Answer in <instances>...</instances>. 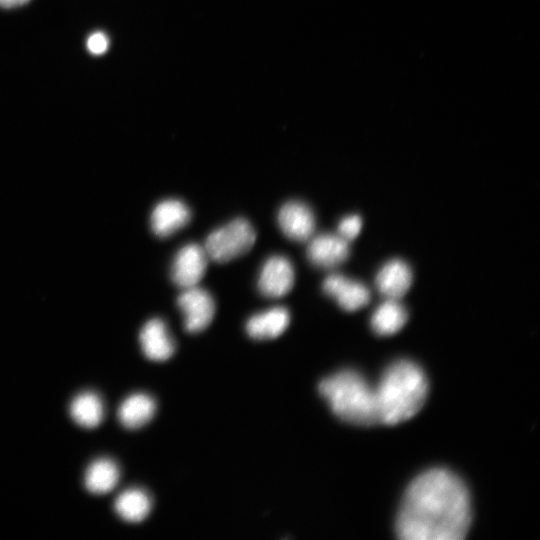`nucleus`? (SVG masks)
<instances>
[{
    "label": "nucleus",
    "instance_id": "2",
    "mask_svg": "<svg viewBox=\"0 0 540 540\" xmlns=\"http://www.w3.org/2000/svg\"><path fill=\"white\" fill-rule=\"evenodd\" d=\"M374 391L378 423L395 425L419 412L427 397L428 382L416 363L400 360L385 370Z\"/></svg>",
    "mask_w": 540,
    "mask_h": 540
},
{
    "label": "nucleus",
    "instance_id": "11",
    "mask_svg": "<svg viewBox=\"0 0 540 540\" xmlns=\"http://www.w3.org/2000/svg\"><path fill=\"white\" fill-rule=\"evenodd\" d=\"M191 219L189 207L179 199H166L152 210L150 227L153 233L166 238L185 227Z\"/></svg>",
    "mask_w": 540,
    "mask_h": 540
},
{
    "label": "nucleus",
    "instance_id": "15",
    "mask_svg": "<svg viewBox=\"0 0 540 540\" xmlns=\"http://www.w3.org/2000/svg\"><path fill=\"white\" fill-rule=\"evenodd\" d=\"M155 400L144 393L127 397L118 409L120 423L128 429H138L146 425L155 415Z\"/></svg>",
    "mask_w": 540,
    "mask_h": 540
},
{
    "label": "nucleus",
    "instance_id": "5",
    "mask_svg": "<svg viewBox=\"0 0 540 540\" xmlns=\"http://www.w3.org/2000/svg\"><path fill=\"white\" fill-rule=\"evenodd\" d=\"M187 332L198 333L206 329L215 314V303L211 294L196 286L186 288L177 299Z\"/></svg>",
    "mask_w": 540,
    "mask_h": 540
},
{
    "label": "nucleus",
    "instance_id": "9",
    "mask_svg": "<svg viewBox=\"0 0 540 540\" xmlns=\"http://www.w3.org/2000/svg\"><path fill=\"white\" fill-rule=\"evenodd\" d=\"M322 287L326 295L348 312L356 311L370 301V291L365 284L341 274L326 277Z\"/></svg>",
    "mask_w": 540,
    "mask_h": 540
},
{
    "label": "nucleus",
    "instance_id": "1",
    "mask_svg": "<svg viewBox=\"0 0 540 540\" xmlns=\"http://www.w3.org/2000/svg\"><path fill=\"white\" fill-rule=\"evenodd\" d=\"M470 523L466 486L449 470L435 468L420 474L409 485L396 531L405 540H461Z\"/></svg>",
    "mask_w": 540,
    "mask_h": 540
},
{
    "label": "nucleus",
    "instance_id": "19",
    "mask_svg": "<svg viewBox=\"0 0 540 540\" xmlns=\"http://www.w3.org/2000/svg\"><path fill=\"white\" fill-rule=\"evenodd\" d=\"M101 399L92 392H84L76 396L70 405L72 419L81 427L95 428L103 419Z\"/></svg>",
    "mask_w": 540,
    "mask_h": 540
},
{
    "label": "nucleus",
    "instance_id": "18",
    "mask_svg": "<svg viewBox=\"0 0 540 540\" xmlns=\"http://www.w3.org/2000/svg\"><path fill=\"white\" fill-rule=\"evenodd\" d=\"M119 468L110 459H99L91 463L85 473L84 484L86 489L93 494H105L117 485L119 480Z\"/></svg>",
    "mask_w": 540,
    "mask_h": 540
},
{
    "label": "nucleus",
    "instance_id": "12",
    "mask_svg": "<svg viewBox=\"0 0 540 540\" xmlns=\"http://www.w3.org/2000/svg\"><path fill=\"white\" fill-rule=\"evenodd\" d=\"M139 340L143 354L152 361H166L174 354V340L166 323L159 318H153L144 324Z\"/></svg>",
    "mask_w": 540,
    "mask_h": 540
},
{
    "label": "nucleus",
    "instance_id": "6",
    "mask_svg": "<svg viewBox=\"0 0 540 540\" xmlns=\"http://www.w3.org/2000/svg\"><path fill=\"white\" fill-rule=\"evenodd\" d=\"M207 261L204 247L195 243L184 245L174 257L171 267L172 281L185 289L196 286L205 274Z\"/></svg>",
    "mask_w": 540,
    "mask_h": 540
},
{
    "label": "nucleus",
    "instance_id": "16",
    "mask_svg": "<svg viewBox=\"0 0 540 540\" xmlns=\"http://www.w3.org/2000/svg\"><path fill=\"white\" fill-rule=\"evenodd\" d=\"M408 313L396 299H385L373 312L371 327L380 336H390L405 325Z\"/></svg>",
    "mask_w": 540,
    "mask_h": 540
},
{
    "label": "nucleus",
    "instance_id": "8",
    "mask_svg": "<svg viewBox=\"0 0 540 540\" xmlns=\"http://www.w3.org/2000/svg\"><path fill=\"white\" fill-rule=\"evenodd\" d=\"M278 225L283 234L297 242L309 240L315 231L316 221L311 208L300 201H289L278 212Z\"/></svg>",
    "mask_w": 540,
    "mask_h": 540
},
{
    "label": "nucleus",
    "instance_id": "14",
    "mask_svg": "<svg viewBox=\"0 0 540 540\" xmlns=\"http://www.w3.org/2000/svg\"><path fill=\"white\" fill-rule=\"evenodd\" d=\"M289 323V311L285 307H274L251 316L245 328L251 338L268 340L280 336Z\"/></svg>",
    "mask_w": 540,
    "mask_h": 540
},
{
    "label": "nucleus",
    "instance_id": "17",
    "mask_svg": "<svg viewBox=\"0 0 540 540\" xmlns=\"http://www.w3.org/2000/svg\"><path fill=\"white\" fill-rule=\"evenodd\" d=\"M114 508L123 520L138 523L149 515L152 501L145 491L132 488L122 492L116 498Z\"/></svg>",
    "mask_w": 540,
    "mask_h": 540
},
{
    "label": "nucleus",
    "instance_id": "10",
    "mask_svg": "<svg viewBox=\"0 0 540 540\" xmlns=\"http://www.w3.org/2000/svg\"><path fill=\"white\" fill-rule=\"evenodd\" d=\"M309 240L307 257L318 268H334L349 256V242L339 234L323 233Z\"/></svg>",
    "mask_w": 540,
    "mask_h": 540
},
{
    "label": "nucleus",
    "instance_id": "22",
    "mask_svg": "<svg viewBox=\"0 0 540 540\" xmlns=\"http://www.w3.org/2000/svg\"><path fill=\"white\" fill-rule=\"evenodd\" d=\"M29 0H0V7L13 8L27 3Z\"/></svg>",
    "mask_w": 540,
    "mask_h": 540
},
{
    "label": "nucleus",
    "instance_id": "3",
    "mask_svg": "<svg viewBox=\"0 0 540 540\" xmlns=\"http://www.w3.org/2000/svg\"><path fill=\"white\" fill-rule=\"evenodd\" d=\"M319 392L341 420L361 426L378 423L374 388L358 372L343 370L323 379Z\"/></svg>",
    "mask_w": 540,
    "mask_h": 540
},
{
    "label": "nucleus",
    "instance_id": "4",
    "mask_svg": "<svg viewBox=\"0 0 540 540\" xmlns=\"http://www.w3.org/2000/svg\"><path fill=\"white\" fill-rule=\"evenodd\" d=\"M256 240V232L244 218H236L212 231L204 249L209 259L225 263L247 253Z\"/></svg>",
    "mask_w": 540,
    "mask_h": 540
},
{
    "label": "nucleus",
    "instance_id": "7",
    "mask_svg": "<svg viewBox=\"0 0 540 540\" xmlns=\"http://www.w3.org/2000/svg\"><path fill=\"white\" fill-rule=\"evenodd\" d=\"M294 284V268L288 258L274 255L262 266L258 277V290L267 298H279L286 295Z\"/></svg>",
    "mask_w": 540,
    "mask_h": 540
},
{
    "label": "nucleus",
    "instance_id": "20",
    "mask_svg": "<svg viewBox=\"0 0 540 540\" xmlns=\"http://www.w3.org/2000/svg\"><path fill=\"white\" fill-rule=\"evenodd\" d=\"M362 229V219L358 215L344 217L338 224V233L342 238L350 242L354 240Z\"/></svg>",
    "mask_w": 540,
    "mask_h": 540
},
{
    "label": "nucleus",
    "instance_id": "13",
    "mask_svg": "<svg viewBox=\"0 0 540 540\" xmlns=\"http://www.w3.org/2000/svg\"><path fill=\"white\" fill-rule=\"evenodd\" d=\"M413 274L409 265L400 259L386 262L378 271L375 285L386 299L402 298L410 289Z\"/></svg>",
    "mask_w": 540,
    "mask_h": 540
},
{
    "label": "nucleus",
    "instance_id": "21",
    "mask_svg": "<svg viewBox=\"0 0 540 540\" xmlns=\"http://www.w3.org/2000/svg\"><path fill=\"white\" fill-rule=\"evenodd\" d=\"M108 38L102 32H95L87 40L88 50L95 55L104 53L108 49Z\"/></svg>",
    "mask_w": 540,
    "mask_h": 540
}]
</instances>
